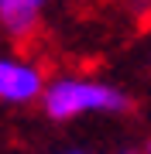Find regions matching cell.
I'll return each instance as SVG.
<instances>
[{"instance_id":"obj_1","label":"cell","mask_w":151,"mask_h":154,"mask_svg":"<svg viewBox=\"0 0 151 154\" xmlns=\"http://www.w3.org/2000/svg\"><path fill=\"white\" fill-rule=\"evenodd\" d=\"M127 106L131 99L117 86L93 82V79H72V75L48 82L41 93V110L52 120H72L83 113H124Z\"/></svg>"},{"instance_id":"obj_2","label":"cell","mask_w":151,"mask_h":154,"mask_svg":"<svg viewBox=\"0 0 151 154\" xmlns=\"http://www.w3.org/2000/svg\"><path fill=\"white\" fill-rule=\"evenodd\" d=\"M41 93H45V79L38 65L21 58H0V99L4 103L24 106L31 99H41Z\"/></svg>"},{"instance_id":"obj_3","label":"cell","mask_w":151,"mask_h":154,"mask_svg":"<svg viewBox=\"0 0 151 154\" xmlns=\"http://www.w3.org/2000/svg\"><path fill=\"white\" fill-rule=\"evenodd\" d=\"M45 0H0V31L14 41H28L38 31Z\"/></svg>"},{"instance_id":"obj_4","label":"cell","mask_w":151,"mask_h":154,"mask_svg":"<svg viewBox=\"0 0 151 154\" xmlns=\"http://www.w3.org/2000/svg\"><path fill=\"white\" fill-rule=\"evenodd\" d=\"M120 154H141V151H134V147H131V151H120Z\"/></svg>"},{"instance_id":"obj_5","label":"cell","mask_w":151,"mask_h":154,"mask_svg":"<svg viewBox=\"0 0 151 154\" xmlns=\"http://www.w3.org/2000/svg\"><path fill=\"white\" fill-rule=\"evenodd\" d=\"M62 154H86V151H62Z\"/></svg>"},{"instance_id":"obj_6","label":"cell","mask_w":151,"mask_h":154,"mask_svg":"<svg viewBox=\"0 0 151 154\" xmlns=\"http://www.w3.org/2000/svg\"><path fill=\"white\" fill-rule=\"evenodd\" d=\"M148 154H151V140H148Z\"/></svg>"}]
</instances>
